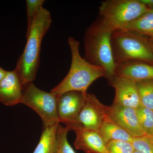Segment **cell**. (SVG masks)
<instances>
[{"label":"cell","instance_id":"cell-9","mask_svg":"<svg viewBox=\"0 0 153 153\" xmlns=\"http://www.w3.org/2000/svg\"><path fill=\"white\" fill-rule=\"evenodd\" d=\"M108 107L100 102L95 95L87 93L85 104L79 116L80 124L85 128L99 131L108 117Z\"/></svg>","mask_w":153,"mask_h":153},{"label":"cell","instance_id":"cell-26","mask_svg":"<svg viewBox=\"0 0 153 153\" xmlns=\"http://www.w3.org/2000/svg\"></svg>","mask_w":153,"mask_h":153},{"label":"cell","instance_id":"cell-14","mask_svg":"<svg viewBox=\"0 0 153 153\" xmlns=\"http://www.w3.org/2000/svg\"><path fill=\"white\" fill-rule=\"evenodd\" d=\"M105 144L113 140H119L132 142L133 137L114 122L109 117L104 120L99 130Z\"/></svg>","mask_w":153,"mask_h":153},{"label":"cell","instance_id":"cell-16","mask_svg":"<svg viewBox=\"0 0 153 153\" xmlns=\"http://www.w3.org/2000/svg\"><path fill=\"white\" fill-rule=\"evenodd\" d=\"M123 30L134 31L149 37L153 41V9H149Z\"/></svg>","mask_w":153,"mask_h":153},{"label":"cell","instance_id":"cell-2","mask_svg":"<svg viewBox=\"0 0 153 153\" xmlns=\"http://www.w3.org/2000/svg\"><path fill=\"white\" fill-rule=\"evenodd\" d=\"M68 44L71 55V66L68 74L50 92L57 95L72 91L86 93L89 86L96 79L105 76L103 68L93 65L80 56V43L69 37Z\"/></svg>","mask_w":153,"mask_h":153},{"label":"cell","instance_id":"cell-12","mask_svg":"<svg viewBox=\"0 0 153 153\" xmlns=\"http://www.w3.org/2000/svg\"><path fill=\"white\" fill-rule=\"evenodd\" d=\"M73 131L76 134L74 144L77 149L86 153H108L98 131L85 128L82 126Z\"/></svg>","mask_w":153,"mask_h":153},{"label":"cell","instance_id":"cell-21","mask_svg":"<svg viewBox=\"0 0 153 153\" xmlns=\"http://www.w3.org/2000/svg\"><path fill=\"white\" fill-rule=\"evenodd\" d=\"M131 143L135 151L139 153H153V137H134Z\"/></svg>","mask_w":153,"mask_h":153},{"label":"cell","instance_id":"cell-13","mask_svg":"<svg viewBox=\"0 0 153 153\" xmlns=\"http://www.w3.org/2000/svg\"><path fill=\"white\" fill-rule=\"evenodd\" d=\"M134 81L153 79V65L139 60H129L117 64L115 76Z\"/></svg>","mask_w":153,"mask_h":153},{"label":"cell","instance_id":"cell-8","mask_svg":"<svg viewBox=\"0 0 153 153\" xmlns=\"http://www.w3.org/2000/svg\"><path fill=\"white\" fill-rule=\"evenodd\" d=\"M108 117L133 137L146 135L140 124L136 109L113 103L108 107Z\"/></svg>","mask_w":153,"mask_h":153},{"label":"cell","instance_id":"cell-25","mask_svg":"<svg viewBox=\"0 0 153 153\" xmlns=\"http://www.w3.org/2000/svg\"><path fill=\"white\" fill-rule=\"evenodd\" d=\"M133 153H139L138 152H137L136 151H135Z\"/></svg>","mask_w":153,"mask_h":153},{"label":"cell","instance_id":"cell-19","mask_svg":"<svg viewBox=\"0 0 153 153\" xmlns=\"http://www.w3.org/2000/svg\"><path fill=\"white\" fill-rule=\"evenodd\" d=\"M70 129L67 127L58 125L57 129L58 147L57 153H76L67 140V134Z\"/></svg>","mask_w":153,"mask_h":153},{"label":"cell","instance_id":"cell-5","mask_svg":"<svg viewBox=\"0 0 153 153\" xmlns=\"http://www.w3.org/2000/svg\"><path fill=\"white\" fill-rule=\"evenodd\" d=\"M139 0H106L99 7L101 20L99 25L111 32L123 30L149 10Z\"/></svg>","mask_w":153,"mask_h":153},{"label":"cell","instance_id":"cell-17","mask_svg":"<svg viewBox=\"0 0 153 153\" xmlns=\"http://www.w3.org/2000/svg\"><path fill=\"white\" fill-rule=\"evenodd\" d=\"M136 83L141 105L153 110V79L140 80Z\"/></svg>","mask_w":153,"mask_h":153},{"label":"cell","instance_id":"cell-4","mask_svg":"<svg viewBox=\"0 0 153 153\" xmlns=\"http://www.w3.org/2000/svg\"><path fill=\"white\" fill-rule=\"evenodd\" d=\"M111 43L117 64L136 60L153 65V42L146 36L134 31L117 30L111 34Z\"/></svg>","mask_w":153,"mask_h":153},{"label":"cell","instance_id":"cell-22","mask_svg":"<svg viewBox=\"0 0 153 153\" xmlns=\"http://www.w3.org/2000/svg\"><path fill=\"white\" fill-rule=\"evenodd\" d=\"M44 0H27V30L30 27L32 20L38 9L43 7Z\"/></svg>","mask_w":153,"mask_h":153},{"label":"cell","instance_id":"cell-10","mask_svg":"<svg viewBox=\"0 0 153 153\" xmlns=\"http://www.w3.org/2000/svg\"><path fill=\"white\" fill-rule=\"evenodd\" d=\"M110 84L115 91L113 103L134 109L141 105L136 81L115 76Z\"/></svg>","mask_w":153,"mask_h":153},{"label":"cell","instance_id":"cell-7","mask_svg":"<svg viewBox=\"0 0 153 153\" xmlns=\"http://www.w3.org/2000/svg\"><path fill=\"white\" fill-rule=\"evenodd\" d=\"M87 93L72 91L58 96L57 111L60 122L70 130L82 126L79 123V116L85 104Z\"/></svg>","mask_w":153,"mask_h":153},{"label":"cell","instance_id":"cell-1","mask_svg":"<svg viewBox=\"0 0 153 153\" xmlns=\"http://www.w3.org/2000/svg\"><path fill=\"white\" fill-rule=\"evenodd\" d=\"M52 22L50 12L42 7L36 12L27 30V43L16 66L23 85L33 82L36 79L40 63L42 40L51 27Z\"/></svg>","mask_w":153,"mask_h":153},{"label":"cell","instance_id":"cell-15","mask_svg":"<svg viewBox=\"0 0 153 153\" xmlns=\"http://www.w3.org/2000/svg\"><path fill=\"white\" fill-rule=\"evenodd\" d=\"M58 125L44 128L39 143L33 153H57Z\"/></svg>","mask_w":153,"mask_h":153},{"label":"cell","instance_id":"cell-23","mask_svg":"<svg viewBox=\"0 0 153 153\" xmlns=\"http://www.w3.org/2000/svg\"><path fill=\"white\" fill-rule=\"evenodd\" d=\"M140 2L149 9H153V0H139Z\"/></svg>","mask_w":153,"mask_h":153},{"label":"cell","instance_id":"cell-11","mask_svg":"<svg viewBox=\"0 0 153 153\" xmlns=\"http://www.w3.org/2000/svg\"><path fill=\"white\" fill-rule=\"evenodd\" d=\"M23 85L16 67L0 81V102L7 106L21 103Z\"/></svg>","mask_w":153,"mask_h":153},{"label":"cell","instance_id":"cell-6","mask_svg":"<svg viewBox=\"0 0 153 153\" xmlns=\"http://www.w3.org/2000/svg\"><path fill=\"white\" fill-rule=\"evenodd\" d=\"M58 95L39 89L33 82L23 85L21 103L32 108L41 118L44 128L59 124L57 111Z\"/></svg>","mask_w":153,"mask_h":153},{"label":"cell","instance_id":"cell-20","mask_svg":"<svg viewBox=\"0 0 153 153\" xmlns=\"http://www.w3.org/2000/svg\"><path fill=\"white\" fill-rule=\"evenodd\" d=\"M105 145L108 153H133L135 151L130 142L113 140Z\"/></svg>","mask_w":153,"mask_h":153},{"label":"cell","instance_id":"cell-24","mask_svg":"<svg viewBox=\"0 0 153 153\" xmlns=\"http://www.w3.org/2000/svg\"><path fill=\"white\" fill-rule=\"evenodd\" d=\"M7 72V71H6L0 66V81L6 76Z\"/></svg>","mask_w":153,"mask_h":153},{"label":"cell","instance_id":"cell-18","mask_svg":"<svg viewBox=\"0 0 153 153\" xmlns=\"http://www.w3.org/2000/svg\"><path fill=\"white\" fill-rule=\"evenodd\" d=\"M136 111L140 124L146 135L153 137V110L141 105Z\"/></svg>","mask_w":153,"mask_h":153},{"label":"cell","instance_id":"cell-3","mask_svg":"<svg viewBox=\"0 0 153 153\" xmlns=\"http://www.w3.org/2000/svg\"><path fill=\"white\" fill-rule=\"evenodd\" d=\"M113 32L102 28L98 24L88 28L84 36L85 57L89 63L103 68L109 83L115 77L117 63L111 43Z\"/></svg>","mask_w":153,"mask_h":153}]
</instances>
